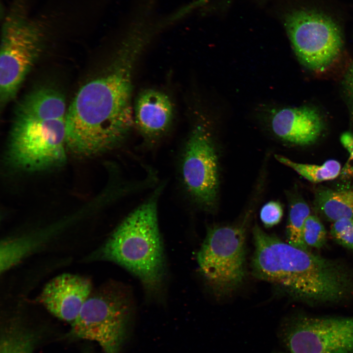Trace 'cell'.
<instances>
[{
    "instance_id": "obj_1",
    "label": "cell",
    "mask_w": 353,
    "mask_h": 353,
    "mask_svg": "<svg viewBox=\"0 0 353 353\" xmlns=\"http://www.w3.org/2000/svg\"><path fill=\"white\" fill-rule=\"evenodd\" d=\"M145 49L139 40L122 39L110 65L82 86L67 108V148L90 156L114 147L126 137L134 121L133 72Z\"/></svg>"
},
{
    "instance_id": "obj_2",
    "label": "cell",
    "mask_w": 353,
    "mask_h": 353,
    "mask_svg": "<svg viewBox=\"0 0 353 353\" xmlns=\"http://www.w3.org/2000/svg\"><path fill=\"white\" fill-rule=\"evenodd\" d=\"M253 274L278 284L309 304L341 302L353 298V271L343 264L315 254L253 229Z\"/></svg>"
},
{
    "instance_id": "obj_3",
    "label": "cell",
    "mask_w": 353,
    "mask_h": 353,
    "mask_svg": "<svg viewBox=\"0 0 353 353\" xmlns=\"http://www.w3.org/2000/svg\"><path fill=\"white\" fill-rule=\"evenodd\" d=\"M67 111L64 96L54 89L41 87L25 97L17 108L10 133L8 163L27 172L63 165Z\"/></svg>"
},
{
    "instance_id": "obj_4",
    "label": "cell",
    "mask_w": 353,
    "mask_h": 353,
    "mask_svg": "<svg viewBox=\"0 0 353 353\" xmlns=\"http://www.w3.org/2000/svg\"><path fill=\"white\" fill-rule=\"evenodd\" d=\"M100 252L102 259L116 263L136 276L149 294L159 293L165 260L156 201L146 202L127 216Z\"/></svg>"
},
{
    "instance_id": "obj_5",
    "label": "cell",
    "mask_w": 353,
    "mask_h": 353,
    "mask_svg": "<svg viewBox=\"0 0 353 353\" xmlns=\"http://www.w3.org/2000/svg\"><path fill=\"white\" fill-rule=\"evenodd\" d=\"M28 0H11L3 16L0 54V102L16 96L42 50L47 29L45 18L30 14Z\"/></svg>"
},
{
    "instance_id": "obj_6",
    "label": "cell",
    "mask_w": 353,
    "mask_h": 353,
    "mask_svg": "<svg viewBox=\"0 0 353 353\" xmlns=\"http://www.w3.org/2000/svg\"><path fill=\"white\" fill-rule=\"evenodd\" d=\"M132 316L124 291L102 288L91 294L66 337L95 342L103 353H121L131 334Z\"/></svg>"
},
{
    "instance_id": "obj_7",
    "label": "cell",
    "mask_w": 353,
    "mask_h": 353,
    "mask_svg": "<svg viewBox=\"0 0 353 353\" xmlns=\"http://www.w3.org/2000/svg\"><path fill=\"white\" fill-rule=\"evenodd\" d=\"M284 24L298 59L307 69L323 72L341 53L342 32L329 16L315 10L295 9L286 15Z\"/></svg>"
},
{
    "instance_id": "obj_8",
    "label": "cell",
    "mask_w": 353,
    "mask_h": 353,
    "mask_svg": "<svg viewBox=\"0 0 353 353\" xmlns=\"http://www.w3.org/2000/svg\"><path fill=\"white\" fill-rule=\"evenodd\" d=\"M200 272L219 295L231 293L245 276V230L242 226L210 228L197 254Z\"/></svg>"
},
{
    "instance_id": "obj_9",
    "label": "cell",
    "mask_w": 353,
    "mask_h": 353,
    "mask_svg": "<svg viewBox=\"0 0 353 353\" xmlns=\"http://www.w3.org/2000/svg\"><path fill=\"white\" fill-rule=\"evenodd\" d=\"M280 335L289 353H353V317L298 316Z\"/></svg>"
},
{
    "instance_id": "obj_10",
    "label": "cell",
    "mask_w": 353,
    "mask_h": 353,
    "mask_svg": "<svg viewBox=\"0 0 353 353\" xmlns=\"http://www.w3.org/2000/svg\"><path fill=\"white\" fill-rule=\"evenodd\" d=\"M182 176L189 193L197 202L212 206L218 188L217 154L204 129L197 126L187 142L182 162Z\"/></svg>"
},
{
    "instance_id": "obj_11",
    "label": "cell",
    "mask_w": 353,
    "mask_h": 353,
    "mask_svg": "<svg viewBox=\"0 0 353 353\" xmlns=\"http://www.w3.org/2000/svg\"><path fill=\"white\" fill-rule=\"evenodd\" d=\"M92 290V283L86 277L63 274L45 285L40 300L51 314L72 324L79 315Z\"/></svg>"
},
{
    "instance_id": "obj_12",
    "label": "cell",
    "mask_w": 353,
    "mask_h": 353,
    "mask_svg": "<svg viewBox=\"0 0 353 353\" xmlns=\"http://www.w3.org/2000/svg\"><path fill=\"white\" fill-rule=\"evenodd\" d=\"M270 118L271 128L277 136L298 145L313 144L325 127L320 113L307 106L275 109Z\"/></svg>"
},
{
    "instance_id": "obj_13",
    "label": "cell",
    "mask_w": 353,
    "mask_h": 353,
    "mask_svg": "<svg viewBox=\"0 0 353 353\" xmlns=\"http://www.w3.org/2000/svg\"><path fill=\"white\" fill-rule=\"evenodd\" d=\"M133 112L138 129L149 138L157 137L164 133L174 118L173 106L169 97L153 89H145L139 94Z\"/></svg>"
},
{
    "instance_id": "obj_14",
    "label": "cell",
    "mask_w": 353,
    "mask_h": 353,
    "mask_svg": "<svg viewBox=\"0 0 353 353\" xmlns=\"http://www.w3.org/2000/svg\"><path fill=\"white\" fill-rule=\"evenodd\" d=\"M45 335L44 329L33 327L24 319L4 320L0 329V353H34Z\"/></svg>"
},
{
    "instance_id": "obj_15",
    "label": "cell",
    "mask_w": 353,
    "mask_h": 353,
    "mask_svg": "<svg viewBox=\"0 0 353 353\" xmlns=\"http://www.w3.org/2000/svg\"><path fill=\"white\" fill-rule=\"evenodd\" d=\"M314 204L317 212L328 221L353 218V185L320 188L315 193Z\"/></svg>"
},
{
    "instance_id": "obj_16",
    "label": "cell",
    "mask_w": 353,
    "mask_h": 353,
    "mask_svg": "<svg viewBox=\"0 0 353 353\" xmlns=\"http://www.w3.org/2000/svg\"><path fill=\"white\" fill-rule=\"evenodd\" d=\"M275 157L278 161L313 183L334 179L340 176L342 170L340 163L333 159L328 160L319 165L297 163L278 154L275 155Z\"/></svg>"
},
{
    "instance_id": "obj_17",
    "label": "cell",
    "mask_w": 353,
    "mask_h": 353,
    "mask_svg": "<svg viewBox=\"0 0 353 353\" xmlns=\"http://www.w3.org/2000/svg\"><path fill=\"white\" fill-rule=\"evenodd\" d=\"M310 215V208L303 200H298L291 204L286 229L288 243L296 247L308 250L303 241V232L305 221Z\"/></svg>"
},
{
    "instance_id": "obj_18",
    "label": "cell",
    "mask_w": 353,
    "mask_h": 353,
    "mask_svg": "<svg viewBox=\"0 0 353 353\" xmlns=\"http://www.w3.org/2000/svg\"><path fill=\"white\" fill-rule=\"evenodd\" d=\"M303 241L308 248L320 249L327 242V231L320 219L317 216L310 215L304 223L303 232Z\"/></svg>"
},
{
    "instance_id": "obj_19",
    "label": "cell",
    "mask_w": 353,
    "mask_h": 353,
    "mask_svg": "<svg viewBox=\"0 0 353 353\" xmlns=\"http://www.w3.org/2000/svg\"><path fill=\"white\" fill-rule=\"evenodd\" d=\"M330 234L338 244L353 250V218H343L333 222Z\"/></svg>"
},
{
    "instance_id": "obj_20",
    "label": "cell",
    "mask_w": 353,
    "mask_h": 353,
    "mask_svg": "<svg viewBox=\"0 0 353 353\" xmlns=\"http://www.w3.org/2000/svg\"><path fill=\"white\" fill-rule=\"evenodd\" d=\"M283 209L280 203L276 201H271L266 203L261 208L260 217L261 221L267 227L278 224L281 219Z\"/></svg>"
},
{
    "instance_id": "obj_21",
    "label": "cell",
    "mask_w": 353,
    "mask_h": 353,
    "mask_svg": "<svg viewBox=\"0 0 353 353\" xmlns=\"http://www.w3.org/2000/svg\"><path fill=\"white\" fill-rule=\"evenodd\" d=\"M345 85L350 103L351 115L353 121V69L351 67L345 76Z\"/></svg>"
},
{
    "instance_id": "obj_22",
    "label": "cell",
    "mask_w": 353,
    "mask_h": 353,
    "mask_svg": "<svg viewBox=\"0 0 353 353\" xmlns=\"http://www.w3.org/2000/svg\"><path fill=\"white\" fill-rule=\"evenodd\" d=\"M348 151L350 153L349 158L342 168L340 175L343 179H348L353 177V144Z\"/></svg>"
},
{
    "instance_id": "obj_23",
    "label": "cell",
    "mask_w": 353,
    "mask_h": 353,
    "mask_svg": "<svg viewBox=\"0 0 353 353\" xmlns=\"http://www.w3.org/2000/svg\"><path fill=\"white\" fill-rule=\"evenodd\" d=\"M226 4H229L231 2V0H225Z\"/></svg>"
},
{
    "instance_id": "obj_24",
    "label": "cell",
    "mask_w": 353,
    "mask_h": 353,
    "mask_svg": "<svg viewBox=\"0 0 353 353\" xmlns=\"http://www.w3.org/2000/svg\"><path fill=\"white\" fill-rule=\"evenodd\" d=\"M350 67L353 69V62H352V63L351 65L350 66Z\"/></svg>"
},
{
    "instance_id": "obj_25",
    "label": "cell",
    "mask_w": 353,
    "mask_h": 353,
    "mask_svg": "<svg viewBox=\"0 0 353 353\" xmlns=\"http://www.w3.org/2000/svg\"></svg>"
}]
</instances>
